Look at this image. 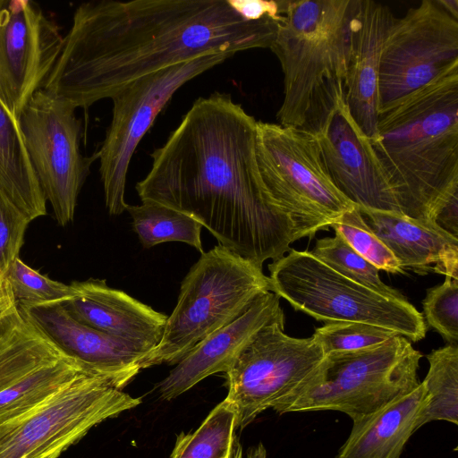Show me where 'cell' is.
Masks as SVG:
<instances>
[{"instance_id": "obj_1", "label": "cell", "mask_w": 458, "mask_h": 458, "mask_svg": "<svg viewBox=\"0 0 458 458\" xmlns=\"http://www.w3.org/2000/svg\"><path fill=\"white\" fill-rule=\"evenodd\" d=\"M256 123L230 94L199 98L151 153V168L136 191L141 201L191 216L218 244L262 268L298 238L292 218L263 184Z\"/></svg>"}, {"instance_id": "obj_2", "label": "cell", "mask_w": 458, "mask_h": 458, "mask_svg": "<svg viewBox=\"0 0 458 458\" xmlns=\"http://www.w3.org/2000/svg\"><path fill=\"white\" fill-rule=\"evenodd\" d=\"M279 21L242 18L228 0H95L81 4L42 85L75 108L206 54L270 47Z\"/></svg>"}, {"instance_id": "obj_3", "label": "cell", "mask_w": 458, "mask_h": 458, "mask_svg": "<svg viewBox=\"0 0 458 458\" xmlns=\"http://www.w3.org/2000/svg\"><path fill=\"white\" fill-rule=\"evenodd\" d=\"M369 140L401 214L436 227L458 193V62L379 114Z\"/></svg>"}, {"instance_id": "obj_4", "label": "cell", "mask_w": 458, "mask_h": 458, "mask_svg": "<svg viewBox=\"0 0 458 458\" xmlns=\"http://www.w3.org/2000/svg\"><path fill=\"white\" fill-rule=\"evenodd\" d=\"M359 0L285 1L270 49L284 74L278 123L317 135L344 101Z\"/></svg>"}, {"instance_id": "obj_5", "label": "cell", "mask_w": 458, "mask_h": 458, "mask_svg": "<svg viewBox=\"0 0 458 458\" xmlns=\"http://www.w3.org/2000/svg\"><path fill=\"white\" fill-rule=\"evenodd\" d=\"M268 277L220 244L204 251L183 278L176 305L143 369L175 365L208 336L242 316L262 293Z\"/></svg>"}, {"instance_id": "obj_6", "label": "cell", "mask_w": 458, "mask_h": 458, "mask_svg": "<svg viewBox=\"0 0 458 458\" xmlns=\"http://www.w3.org/2000/svg\"><path fill=\"white\" fill-rule=\"evenodd\" d=\"M421 357L401 335L376 346L326 355L313 379L273 410L337 411L356 421L416 388Z\"/></svg>"}, {"instance_id": "obj_7", "label": "cell", "mask_w": 458, "mask_h": 458, "mask_svg": "<svg viewBox=\"0 0 458 458\" xmlns=\"http://www.w3.org/2000/svg\"><path fill=\"white\" fill-rule=\"evenodd\" d=\"M269 291L318 321L358 322L384 327L411 342L427 325L406 299L382 295L337 273L308 250L290 249L267 266Z\"/></svg>"}, {"instance_id": "obj_8", "label": "cell", "mask_w": 458, "mask_h": 458, "mask_svg": "<svg viewBox=\"0 0 458 458\" xmlns=\"http://www.w3.org/2000/svg\"><path fill=\"white\" fill-rule=\"evenodd\" d=\"M256 156L265 189L292 218L298 240L327 230L355 207L331 181L315 135L257 121Z\"/></svg>"}, {"instance_id": "obj_9", "label": "cell", "mask_w": 458, "mask_h": 458, "mask_svg": "<svg viewBox=\"0 0 458 458\" xmlns=\"http://www.w3.org/2000/svg\"><path fill=\"white\" fill-rule=\"evenodd\" d=\"M140 403L103 378L82 373L33 409L0 424V458H58L94 426Z\"/></svg>"}, {"instance_id": "obj_10", "label": "cell", "mask_w": 458, "mask_h": 458, "mask_svg": "<svg viewBox=\"0 0 458 458\" xmlns=\"http://www.w3.org/2000/svg\"><path fill=\"white\" fill-rule=\"evenodd\" d=\"M284 328L283 322L260 328L225 373V399L234 410L236 428L302 389L322 366L326 355L312 336L292 337Z\"/></svg>"}, {"instance_id": "obj_11", "label": "cell", "mask_w": 458, "mask_h": 458, "mask_svg": "<svg viewBox=\"0 0 458 458\" xmlns=\"http://www.w3.org/2000/svg\"><path fill=\"white\" fill-rule=\"evenodd\" d=\"M234 55L206 54L140 78L112 98V120L99 151V173L110 215L126 210L125 185L131 157L173 95L186 82Z\"/></svg>"}, {"instance_id": "obj_12", "label": "cell", "mask_w": 458, "mask_h": 458, "mask_svg": "<svg viewBox=\"0 0 458 458\" xmlns=\"http://www.w3.org/2000/svg\"><path fill=\"white\" fill-rule=\"evenodd\" d=\"M75 109L40 89L18 118L30 164L60 225L72 221L90 164L98 158L81 153Z\"/></svg>"}, {"instance_id": "obj_13", "label": "cell", "mask_w": 458, "mask_h": 458, "mask_svg": "<svg viewBox=\"0 0 458 458\" xmlns=\"http://www.w3.org/2000/svg\"><path fill=\"white\" fill-rule=\"evenodd\" d=\"M457 62L458 20L437 0H423L394 17L380 55L379 114Z\"/></svg>"}, {"instance_id": "obj_14", "label": "cell", "mask_w": 458, "mask_h": 458, "mask_svg": "<svg viewBox=\"0 0 458 458\" xmlns=\"http://www.w3.org/2000/svg\"><path fill=\"white\" fill-rule=\"evenodd\" d=\"M63 42L38 4L0 0V98L15 117L42 88Z\"/></svg>"}, {"instance_id": "obj_15", "label": "cell", "mask_w": 458, "mask_h": 458, "mask_svg": "<svg viewBox=\"0 0 458 458\" xmlns=\"http://www.w3.org/2000/svg\"><path fill=\"white\" fill-rule=\"evenodd\" d=\"M315 136L331 181L347 199L360 209L402 215L369 138L344 101Z\"/></svg>"}, {"instance_id": "obj_16", "label": "cell", "mask_w": 458, "mask_h": 458, "mask_svg": "<svg viewBox=\"0 0 458 458\" xmlns=\"http://www.w3.org/2000/svg\"><path fill=\"white\" fill-rule=\"evenodd\" d=\"M21 309L64 352L117 389L143 369L148 352L84 325L64 303Z\"/></svg>"}, {"instance_id": "obj_17", "label": "cell", "mask_w": 458, "mask_h": 458, "mask_svg": "<svg viewBox=\"0 0 458 458\" xmlns=\"http://www.w3.org/2000/svg\"><path fill=\"white\" fill-rule=\"evenodd\" d=\"M273 322L284 323V314L280 298L268 291L237 319L208 336L176 363L159 384L161 397L172 400L211 375L225 374L257 332Z\"/></svg>"}, {"instance_id": "obj_18", "label": "cell", "mask_w": 458, "mask_h": 458, "mask_svg": "<svg viewBox=\"0 0 458 458\" xmlns=\"http://www.w3.org/2000/svg\"><path fill=\"white\" fill-rule=\"evenodd\" d=\"M77 295L64 305L80 322L148 352L159 344L167 316L106 280L72 284Z\"/></svg>"}, {"instance_id": "obj_19", "label": "cell", "mask_w": 458, "mask_h": 458, "mask_svg": "<svg viewBox=\"0 0 458 458\" xmlns=\"http://www.w3.org/2000/svg\"><path fill=\"white\" fill-rule=\"evenodd\" d=\"M394 19L388 6L359 0L351 27L344 103L363 132H376L378 112V71L382 46Z\"/></svg>"}, {"instance_id": "obj_20", "label": "cell", "mask_w": 458, "mask_h": 458, "mask_svg": "<svg viewBox=\"0 0 458 458\" xmlns=\"http://www.w3.org/2000/svg\"><path fill=\"white\" fill-rule=\"evenodd\" d=\"M370 230L402 268L420 276L437 273L458 280V239L403 215L359 208Z\"/></svg>"}, {"instance_id": "obj_21", "label": "cell", "mask_w": 458, "mask_h": 458, "mask_svg": "<svg viewBox=\"0 0 458 458\" xmlns=\"http://www.w3.org/2000/svg\"><path fill=\"white\" fill-rule=\"evenodd\" d=\"M429 395L423 382L376 412L352 421L351 433L335 458H400L418 430Z\"/></svg>"}, {"instance_id": "obj_22", "label": "cell", "mask_w": 458, "mask_h": 458, "mask_svg": "<svg viewBox=\"0 0 458 458\" xmlns=\"http://www.w3.org/2000/svg\"><path fill=\"white\" fill-rule=\"evenodd\" d=\"M67 356L29 318L0 276V393Z\"/></svg>"}, {"instance_id": "obj_23", "label": "cell", "mask_w": 458, "mask_h": 458, "mask_svg": "<svg viewBox=\"0 0 458 458\" xmlns=\"http://www.w3.org/2000/svg\"><path fill=\"white\" fill-rule=\"evenodd\" d=\"M0 185L30 222L47 214V200L30 164L18 118L1 98Z\"/></svg>"}, {"instance_id": "obj_24", "label": "cell", "mask_w": 458, "mask_h": 458, "mask_svg": "<svg viewBox=\"0 0 458 458\" xmlns=\"http://www.w3.org/2000/svg\"><path fill=\"white\" fill-rule=\"evenodd\" d=\"M132 226L141 245L149 249L166 242H181L191 245L202 254L201 228L191 216L153 201L140 205H127Z\"/></svg>"}, {"instance_id": "obj_25", "label": "cell", "mask_w": 458, "mask_h": 458, "mask_svg": "<svg viewBox=\"0 0 458 458\" xmlns=\"http://www.w3.org/2000/svg\"><path fill=\"white\" fill-rule=\"evenodd\" d=\"M428 370L422 381L429 401L420 417L418 428L428 422L445 420L458 424V345L447 344L427 355Z\"/></svg>"}, {"instance_id": "obj_26", "label": "cell", "mask_w": 458, "mask_h": 458, "mask_svg": "<svg viewBox=\"0 0 458 458\" xmlns=\"http://www.w3.org/2000/svg\"><path fill=\"white\" fill-rule=\"evenodd\" d=\"M235 428L234 410L224 399L195 431L177 437L171 458H221L233 445Z\"/></svg>"}, {"instance_id": "obj_27", "label": "cell", "mask_w": 458, "mask_h": 458, "mask_svg": "<svg viewBox=\"0 0 458 458\" xmlns=\"http://www.w3.org/2000/svg\"><path fill=\"white\" fill-rule=\"evenodd\" d=\"M310 252L337 273L363 286L390 298L406 299L386 285L379 276V270L335 233L333 237L318 239Z\"/></svg>"}, {"instance_id": "obj_28", "label": "cell", "mask_w": 458, "mask_h": 458, "mask_svg": "<svg viewBox=\"0 0 458 458\" xmlns=\"http://www.w3.org/2000/svg\"><path fill=\"white\" fill-rule=\"evenodd\" d=\"M4 278L21 308L64 303L77 295L71 284L55 281L17 258Z\"/></svg>"}, {"instance_id": "obj_29", "label": "cell", "mask_w": 458, "mask_h": 458, "mask_svg": "<svg viewBox=\"0 0 458 458\" xmlns=\"http://www.w3.org/2000/svg\"><path fill=\"white\" fill-rule=\"evenodd\" d=\"M329 227L378 270L403 273L392 251L367 225L357 206L344 213Z\"/></svg>"}, {"instance_id": "obj_30", "label": "cell", "mask_w": 458, "mask_h": 458, "mask_svg": "<svg viewBox=\"0 0 458 458\" xmlns=\"http://www.w3.org/2000/svg\"><path fill=\"white\" fill-rule=\"evenodd\" d=\"M398 334L389 329L358 322H331L316 328L313 339L325 355L376 346Z\"/></svg>"}, {"instance_id": "obj_31", "label": "cell", "mask_w": 458, "mask_h": 458, "mask_svg": "<svg viewBox=\"0 0 458 458\" xmlns=\"http://www.w3.org/2000/svg\"><path fill=\"white\" fill-rule=\"evenodd\" d=\"M423 318L448 343L458 345V280L445 277L427 291Z\"/></svg>"}, {"instance_id": "obj_32", "label": "cell", "mask_w": 458, "mask_h": 458, "mask_svg": "<svg viewBox=\"0 0 458 458\" xmlns=\"http://www.w3.org/2000/svg\"><path fill=\"white\" fill-rule=\"evenodd\" d=\"M30 220L9 199L0 185V276L19 258Z\"/></svg>"}, {"instance_id": "obj_33", "label": "cell", "mask_w": 458, "mask_h": 458, "mask_svg": "<svg viewBox=\"0 0 458 458\" xmlns=\"http://www.w3.org/2000/svg\"><path fill=\"white\" fill-rule=\"evenodd\" d=\"M232 7L244 19L259 21L264 18L281 20L285 1L228 0Z\"/></svg>"}, {"instance_id": "obj_34", "label": "cell", "mask_w": 458, "mask_h": 458, "mask_svg": "<svg viewBox=\"0 0 458 458\" xmlns=\"http://www.w3.org/2000/svg\"><path fill=\"white\" fill-rule=\"evenodd\" d=\"M433 223L436 227L458 239V193L439 208Z\"/></svg>"}, {"instance_id": "obj_35", "label": "cell", "mask_w": 458, "mask_h": 458, "mask_svg": "<svg viewBox=\"0 0 458 458\" xmlns=\"http://www.w3.org/2000/svg\"><path fill=\"white\" fill-rule=\"evenodd\" d=\"M232 458H267V454L265 446L260 443L250 447L244 454L242 447L236 437L233 443Z\"/></svg>"}, {"instance_id": "obj_36", "label": "cell", "mask_w": 458, "mask_h": 458, "mask_svg": "<svg viewBox=\"0 0 458 458\" xmlns=\"http://www.w3.org/2000/svg\"><path fill=\"white\" fill-rule=\"evenodd\" d=\"M440 5L450 13L453 17L458 20V1L457 0H437Z\"/></svg>"}, {"instance_id": "obj_37", "label": "cell", "mask_w": 458, "mask_h": 458, "mask_svg": "<svg viewBox=\"0 0 458 458\" xmlns=\"http://www.w3.org/2000/svg\"><path fill=\"white\" fill-rule=\"evenodd\" d=\"M236 438V437H235ZM234 443V442H233ZM233 445L232 446V448L221 458H232V452H233Z\"/></svg>"}]
</instances>
